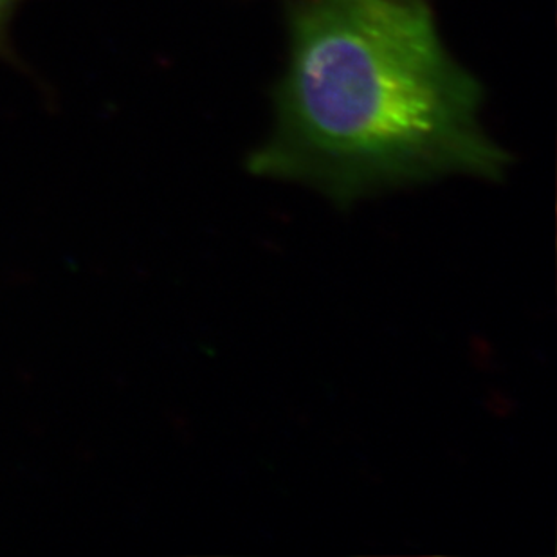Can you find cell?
I'll use <instances>...</instances> for the list:
<instances>
[{
	"label": "cell",
	"mask_w": 557,
	"mask_h": 557,
	"mask_svg": "<svg viewBox=\"0 0 557 557\" xmlns=\"http://www.w3.org/2000/svg\"><path fill=\"white\" fill-rule=\"evenodd\" d=\"M482 101L426 2L301 0L276 122L248 169L337 205L447 175L496 181L510 158L480 122Z\"/></svg>",
	"instance_id": "6da1fadb"
},
{
	"label": "cell",
	"mask_w": 557,
	"mask_h": 557,
	"mask_svg": "<svg viewBox=\"0 0 557 557\" xmlns=\"http://www.w3.org/2000/svg\"><path fill=\"white\" fill-rule=\"evenodd\" d=\"M21 2L22 0H0V49H4L8 24Z\"/></svg>",
	"instance_id": "7a4b0ae2"
}]
</instances>
